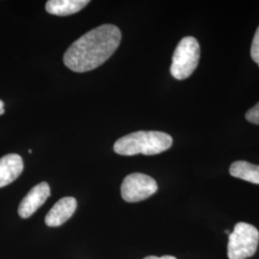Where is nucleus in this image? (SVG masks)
<instances>
[{
	"label": "nucleus",
	"mask_w": 259,
	"mask_h": 259,
	"mask_svg": "<svg viewBox=\"0 0 259 259\" xmlns=\"http://www.w3.org/2000/svg\"><path fill=\"white\" fill-rule=\"evenodd\" d=\"M121 31L111 24L94 28L74 41L64 56L65 65L74 72L91 71L103 65L120 45Z\"/></svg>",
	"instance_id": "obj_1"
},
{
	"label": "nucleus",
	"mask_w": 259,
	"mask_h": 259,
	"mask_svg": "<svg viewBox=\"0 0 259 259\" xmlns=\"http://www.w3.org/2000/svg\"><path fill=\"white\" fill-rule=\"evenodd\" d=\"M172 144L173 139L168 134L156 131H139L118 139L113 145V150L122 156L138 154L152 156L166 151Z\"/></svg>",
	"instance_id": "obj_2"
},
{
	"label": "nucleus",
	"mask_w": 259,
	"mask_h": 259,
	"mask_svg": "<svg viewBox=\"0 0 259 259\" xmlns=\"http://www.w3.org/2000/svg\"><path fill=\"white\" fill-rule=\"evenodd\" d=\"M200 45L194 37H185L178 45L172 58L170 71L177 80H185L197 68L200 60Z\"/></svg>",
	"instance_id": "obj_3"
},
{
	"label": "nucleus",
	"mask_w": 259,
	"mask_h": 259,
	"mask_svg": "<svg viewBox=\"0 0 259 259\" xmlns=\"http://www.w3.org/2000/svg\"><path fill=\"white\" fill-rule=\"evenodd\" d=\"M258 230L248 223H237L229 235V259H246L252 256L257 250Z\"/></svg>",
	"instance_id": "obj_4"
},
{
	"label": "nucleus",
	"mask_w": 259,
	"mask_h": 259,
	"mask_svg": "<svg viewBox=\"0 0 259 259\" xmlns=\"http://www.w3.org/2000/svg\"><path fill=\"white\" fill-rule=\"evenodd\" d=\"M157 191V182L152 177L133 173L126 177L121 185V195L128 203H138L146 200Z\"/></svg>",
	"instance_id": "obj_5"
},
{
	"label": "nucleus",
	"mask_w": 259,
	"mask_h": 259,
	"mask_svg": "<svg viewBox=\"0 0 259 259\" xmlns=\"http://www.w3.org/2000/svg\"><path fill=\"white\" fill-rule=\"evenodd\" d=\"M50 194V186L46 182L34 186L19 204V216L22 219H27L31 217L46 203Z\"/></svg>",
	"instance_id": "obj_6"
},
{
	"label": "nucleus",
	"mask_w": 259,
	"mask_h": 259,
	"mask_svg": "<svg viewBox=\"0 0 259 259\" xmlns=\"http://www.w3.org/2000/svg\"><path fill=\"white\" fill-rule=\"evenodd\" d=\"M77 208V201L73 197H65L59 200L46 216V224L48 227H60L65 224Z\"/></svg>",
	"instance_id": "obj_7"
},
{
	"label": "nucleus",
	"mask_w": 259,
	"mask_h": 259,
	"mask_svg": "<svg viewBox=\"0 0 259 259\" xmlns=\"http://www.w3.org/2000/svg\"><path fill=\"white\" fill-rule=\"evenodd\" d=\"M23 160L17 154H9L0 158V188L15 182L23 171Z\"/></svg>",
	"instance_id": "obj_8"
},
{
	"label": "nucleus",
	"mask_w": 259,
	"mask_h": 259,
	"mask_svg": "<svg viewBox=\"0 0 259 259\" xmlns=\"http://www.w3.org/2000/svg\"><path fill=\"white\" fill-rule=\"evenodd\" d=\"M90 1L88 0H49L47 1L46 9L47 13L55 16H70L80 12Z\"/></svg>",
	"instance_id": "obj_9"
},
{
	"label": "nucleus",
	"mask_w": 259,
	"mask_h": 259,
	"mask_svg": "<svg viewBox=\"0 0 259 259\" xmlns=\"http://www.w3.org/2000/svg\"><path fill=\"white\" fill-rule=\"evenodd\" d=\"M230 173L232 177L251 184L259 185V165L252 164L245 160H238L231 165Z\"/></svg>",
	"instance_id": "obj_10"
},
{
	"label": "nucleus",
	"mask_w": 259,
	"mask_h": 259,
	"mask_svg": "<svg viewBox=\"0 0 259 259\" xmlns=\"http://www.w3.org/2000/svg\"><path fill=\"white\" fill-rule=\"evenodd\" d=\"M250 56L253 62H255L257 65L259 64V26L254 34V37L251 42L250 47Z\"/></svg>",
	"instance_id": "obj_11"
},
{
	"label": "nucleus",
	"mask_w": 259,
	"mask_h": 259,
	"mask_svg": "<svg viewBox=\"0 0 259 259\" xmlns=\"http://www.w3.org/2000/svg\"><path fill=\"white\" fill-rule=\"evenodd\" d=\"M246 119L252 124L259 125V103L247 111Z\"/></svg>",
	"instance_id": "obj_12"
},
{
	"label": "nucleus",
	"mask_w": 259,
	"mask_h": 259,
	"mask_svg": "<svg viewBox=\"0 0 259 259\" xmlns=\"http://www.w3.org/2000/svg\"><path fill=\"white\" fill-rule=\"evenodd\" d=\"M143 259H177L174 256H171V255H164V256H160V257H157V256H154V255H151V256H147L145 258Z\"/></svg>",
	"instance_id": "obj_13"
},
{
	"label": "nucleus",
	"mask_w": 259,
	"mask_h": 259,
	"mask_svg": "<svg viewBox=\"0 0 259 259\" xmlns=\"http://www.w3.org/2000/svg\"><path fill=\"white\" fill-rule=\"evenodd\" d=\"M4 113V103L0 100V115Z\"/></svg>",
	"instance_id": "obj_14"
},
{
	"label": "nucleus",
	"mask_w": 259,
	"mask_h": 259,
	"mask_svg": "<svg viewBox=\"0 0 259 259\" xmlns=\"http://www.w3.org/2000/svg\"><path fill=\"white\" fill-rule=\"evenodd\" d=\"M258 67H259V64H258Z\"/></svg>",
	"instance_id": "obj_15"
}]
</instances>
